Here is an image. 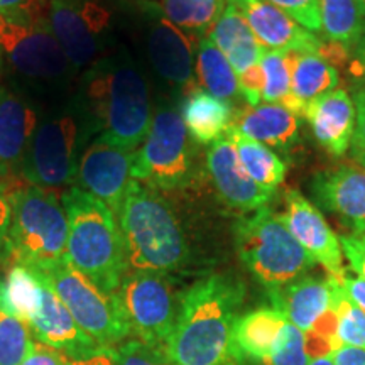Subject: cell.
I'll return each mask as SVG.
<instances>
[{
    "label": "cell",
    "mask_w": 365,
    "mask_h": 365,
    "mask_svg": "<svg viewBox=\"0 0 365 365\" xmlns=\"http://www.w3.org/2000/svg\"><path fill=\"white\" fill-rule=\"evenodd\" d=\"M245 286L230 274H210L180 298L164 357L173 365H235L234 328Z\"/></svg>",
    "instance_id": "1"
},
{
    "label": "cell",
    "mask_w": 365,
    "mask_h": 365,
    "mask_svg": "<svg viewBox=\"0 0 365 365\" xmlns=\"http://www.w3.org/2000/svg\"><path fill=\"white\" fill-rule=\"evenodd\" d=\"M80 100L98 135L124 149H139L153 110L145 78L127 54L103 56L88 66Z\"/></svg>",
    "instance_id": "2"
},
{
    "label": "cell",
    "mask_w": 365,
    "mask_h": 365,
    "mask_svg": "<svg viewBox=\"0 0 365 365\" xmlns=\"http://www.w3.org/2000/svg\"><path fill=\"white\" fill-rule=\"evenodd\" d=\"M117 222L132 271L170 274L188 262L190 247L181 223L158 190L132 180Z\"/></svg>",
    "instance_id": "3"
},
{
    "label": "cell",
    "mask_w": 365,
    "mask_h": 365,
    "mask_svg": "<svg viewBox=\"0 0 365 365\" xmlns=\"http://www.w3.org/2000/svg\"><path fill=\"white\" fill-rule=\"evenodd\" d=\"M63 207L68 215L66 261L105 294H113L129 272L115 215L80 188L63 196Z\"/></svg>",
    "instance_id": "4"
},
{
    "label": "cell",
    "mask_w": 365,
    "mask_h": 365,
    "mask_svg": "<svg viewBox=\"0 0 365 365\" xmlns=\"http://www.w3.org/2000/svg\"><path fill=\"white\" fill-rule=\"evenodd\" d=\"M9 257L31 269H44L66 259L68 215L49 188L22 186L9 195Z\"/></svg>",
    "instance_id": "5"
},
{
    "label": "cell",
    "mask_w": 365,
    "mask_h": 365,
    "mask_svg": "<svg viewBox=\"0 0 365 365\" xmlns=\"http://www.w3.org/2000/svg\"><path fill=\"white\" fill-rule=\"evenodd\" d=\"M234 235L242 264L267 291L289 284L314 267V261L291 235L282 215L269 207L239 218Z\"/></svg>",
    "instance_id": "6"
},
{
    "label": "cell",
    "mask_w": 365,
    "mask_h": 365,
    "mask_svg": "<svg viewBox=\"0 0 365 365\" xmlns=\"http://www.w3.org/2000/svg\"><path fill=\"white\" fill-rule=\"evenodd\" d=\"M93 132L97 129L81 100L56 115L43 118L31 139L21 175L41 188L71 185Z\"/></svg>",
    "instance_id": "7"
},
{
    "label": "cell",
    "mask_w": 365,
    "mask_h": 365,
    "mask_svg": "<svg viewBox=\"0 0 365 365\" xmlns=\"http://www.w3.org/2000/svg\"><path fill=\"white\" fill-rule=\"evenodd\" d=\"M193 164V145L181 112L159 107L148 135L135 149L132 178L154 190L175 191L190 185Z\"/></svg>",
    "instance_id": "8"
},
{
    "label": "cell",
    "mask_w": 365,
    "mask_h": 365,
    "mask_svg": "<svg viewBox=\"0 0 365 365\" xmlns=\"http://www.w3.org/2000/svg\"><path fill=\"white\" fill-rule=\"evenodd\" d=\"M113 298L130 335L164 354L180 309L168 274L129 271Z\"/></svg>",
    "instance_id": "9"
},
{
    "label": "cell",
    "mask_w": 365,
    "mask_h": 365,
    "mask_svg": "<svg viewBox=\"0 0 365 365\" xmlns=\"http://www.w3.org/2000/svg\"><path fill=\"white\" fill-rule=\"evenodd\" d=\"M34 271L43 274L81 330L100 345L113 349L129 339V328L122 319L113 294H105L66 259L44 271Z\"/></svg>",
    "instance_id": "10"
},
{
    "label": "cell",
    "mask_w": 365,
    "mask_h": 365,
    "mask_svg": "<svg viewBox=\"0 0 365 365\" xmlns=\"http://www.w3.org/2000/svg\"><path fill=\"white\" fill-rule=\"evenodd\" d=\"M48 21L73 70L105 56L112 33L107 0H51Z\"/></svg>",
    "instance_id": "11"
},
{
    "label": "cell",
    "mask_w": 365,
    "mask_h": 365,
    "mask_svg": "<svg viewBox=\"0 0 365 365\" xmlns=\"http://www.w3.org/2000/svg\"><path fill=\"white\" fill-rule=\"evenodd\" d=\"M0 48L26 78L56 83L73 70L49 21H31L0 14Z\"/></svg>",
    "instance_id": "12"
},
{
    "label": "cell",
    "mask_w": 365,
    "mask_h": 365,
    "mask_svg": "<svg viewBox=\"0 0 365 365\" xmlns=\"http://www.w3.org/2000/svg\"><path fill=\"white\" fill-rule=\"evenodd\" d=\"M135 150L120 148L98 135L86 144L78 161L75 182L118 215L132 178Z\"/></svg>",
    "instance_id": "13"
},
{
    "label": "cell",
    "mask_w": 365,
    "mask_h": 365,
    "mask_svg": "<svg viewBox=\"0 0 365 365\" xmlns=\"http://www.w3.org/2000/svg\"><path fill=\"white\" fill-rule=\"evenodd\" d=\"M140 9L145 22L150 65L163 80L173 86H193L196 49L190 34L173 24L156 4L143 2Z\"/></svg>",
    "instance_id": "14"
},
{
    "label": "cell",
    "mask_w": 365,
    "mask_h": 365,
    "mask_svg": "<svg viewBox=\"0 0 365 365\" xmlns=\"http://www.w3.org/2000/svg\"><path fill=\"white\" fill-rule=\"evenodd\" d=\"M31 271L39 277L41 284H43L41 307L34 317L27 322V327L39 340V344L51 346V349L66 355L73 362H81V360H86L107 350V346L100 345L98 341H95L81 330L75 318L71 317V313L63 304V301L58 298L53 287L44 279L43 274L34 271V269H31Z\"/></svg>",
    "instance_id": "15"
},
{
    "label": "cell",
    "mask_w": 365,
    "mask_h": 365,
    "mask_svg": "<svg viewBox=\"0 0 365 365\" xmlns=\"http://www.w3.org/2000/svg\"><path fill=\"white\" fill-rule=\"evenodd\" d=\"M282 220L314 264H322L327 269L328 276L341 277L346 274L339 235L331 230L322 212L299 191L289 190L286 193V212Z\"/></svg>",
    "instance_id": "16"
},
{
    "label": "cell",
    "mask_w": 365,
    "mask_h": 365,
    "mask_svg": "<svg viewBox=\"0 0 365 365\" xmlns=\"http://www.w3.org/2000/svg\"><path fill=\"white\" fill-rule=\"evenodd\" d=\"M207 168L218 196L227 207L250 213L266 207L274 191L264 190L245 173L237 154L234 140L223 135L210 145Z\"/></svg>",
    "instance_id": "17"
},
{
    "label": "cell",
    "mask_w": 365,
    "mask_h": 365,
    "mask_svg": "<svg viewBox=\"0 0 365 365\" xmlns=\"http://www.w3.org/2000/svg\"><path fill=\"white\" fill-rule=\"evenodd\" d=\"M239 11L264 49L318 54L323 41L267 0H227Z\"/></svg>",
    "instance_id": "18"
},
{
    "label": "cell",
    "mask_w": 365,
    "mask_h": 365,
    "mask_svg": "<svg viewBox=\"0 0 365 365\" xmlns=\"http://www.w3.org/2000/svg\"><path fill=\"white\" fill-rule=\"evenodd\" d=\"M314 202L352 230L365 234V168L345 164L319 173L312 181Z\"/></svg>",
    "instance_id": "19"
},
{
    "label": "cell",
    "mask_w": 365,
    "mask_h": 365,
    "mask_svg": "<svg viewBox=\"0 0 365 365\" xmlns=\"http://www.w3.org/2000/svg\"><path fill=\"white\" fill-rule=\"evenodd\" d=\"M38 124L34 108L17 93L0 86V182L4 186L22 173Z\"/></svg>",
    "instance_id": "20"
},
{
    "label": "cell",
    "mask_w": 365,
    "mask_h": 365,
    "mask_svg": "<svg viewBox=\"0 0 365 365\" xmlns=\"http://www.w3.org/2000/svg\"><path fill=\"white\" fill-rule=\"evenodd\" d=\"M314 139L333 156H344L352 144L357 110L345 88H336L313 102L304 112Z\"/></svg>",
    "instance_id": "21"
},
{
    "label": "cell",
    "mask_w": 365,
    "mask_h": 365,
    "mask_svg": "<svg viewBox=\"0 0 365 365\" xmlns=\"http://www.w3.org/2000/svg\"><path fill=\"white\" fill-rule=\"evenodd\" d=\"M272 307L287 318L291 325L307 333L314 322L331 307L333 291L330 281L303 276L289 284L267 291Z\"/></svg>",
    "instance_id": "22"
},
{
    "label": "cell",
    "mask_w": 365,
    "mask_h": 365,
    "mask_svg": "<svg viewBox=\"0 0 365 365\" xmlns=\"http://www.w3.org/2000/svg\"><path fill=\"white\" fill-rule=\"evenodd\" d=\"M287 318L274 308L240 314L234 328V359L237 365H255L267 359L279 344Z\"/></svg>",
    "instance_id": "23"
},
{
    "label": "cell",
    "mask_w": 365,
    "mask_h": 365,
    "mask_svg": "<svg viewBox=\"0 0 365 365\" xmlns=\"http://www.w3.org/2000/svg\"><path fill=\"white\" fill-rule=\"evenodd\" d=\"M301 117L282 103H259L235 115L234 127L267 148L291 149L298 140Z\"/></svg>",
    "instance_id": "24"
},
{
    "label": "cell",
    "mask_w": 365,
    "mask_h": 365,
    "mask_svg": "<svg viewBox=\"0 0 365 365\" xmlns=\"http://www.w3.org/2000/svg\"><path fill=\"white\" fill-rule=\"evenodd\" d=\"M208 39L225 54L237 76L257 65L266 51L244 16L230 2H227L222 16L208 31Z\"/></svg>",
    "instance_id": "25"
},
{
    "label": "cell",
    "mask_w": 365,
    "mask_h": 365,
    "mask_svg": "<svg viewBox=\"0 0 365 365\" xmlns=\"http://www.w3.org/2000/svg\"><path fill=\"white\" fill-rule=\"evenodd\" d=\"M340 75L335 66L314 53H299L291 75V97L284 107L304 118V112L318 98L339 88Z\"/></svg>",
    "instance_id": "26"
},
{
    "label": "cell",
    "mask_w": 365,
    "mask_h": 365,
    "mask_svg": "<svg viewBox=\"0 0 365 365\" xmlns=\"http://www.w3.org/2000/svg\"><path fill=\"white\" fill-rule=\"evenodd\" d=\"M181 117L190 135L200 144L217 143L235 122V112L230 103L200 88L191 90L186 97Z\"/></svg>",
    "instance_id": "27"
},
{
    "label": "cell",
    "mask_w": 365,
    "mask_h": 365,
    "mask_svg": "<svg viewBox=\"0 0 365 365\" xmlns=\"http://www.w3.org/2000/svg\"><path fill=\"white\" fill-rule=\"evenodd\" d=\"M234 140L237 154H239L240 164L245 173L257 182L264 190L274 191L279 188V185L286 178V164L276 153L267 145H264L257 140L247 139L242 135L234 125L227 130V134Z\"/></svg>",
    "instance_id": "28"
},
{
    "label": "cell",
    "mask_w": 365,
    "mask_h": 365,
    "mask_svg": "<svg viewBox=\"0 0 365 365\" xmlns=\"http://www.w3.org/2000/svg\"><path fill=\"white\" fill-rule=\"evenodd\" d=\"M195 71L200 83L213 97L230 103L240 95L239 78L228 59L208 38L196 44Z\"/></svg>",
    "instance_id": "29"
},
{
    "label": "cell",
    "mask_w": 365,
    "mask_h": 365,
    "mask_svg": "<svg viewBox=\"0 0 365 365\" xmlns=\"http://www.w3.org/2000/svg\"><path fill=\"white\" fill-rule=\"evenodd\" d=\"M322 34L352 49L365 31V16L355 0H319Z\"/></svg>",
    "instance_id": "30"
},
{
    "label": "cell",
    "mask_w": 365,
    "mask_h": 365,
    "mask_svg": "<svg viewBox=\"0 0 365 365\" xmlns=\"http://www.w3.org/2000/svg\"><path fill=\"white\" fill-rule=\"evenodd\" d=\"M227 0H163V12L185 33H208L222 16Z\"/></svg>",
    "instance_id": "31"
},
{
    "label": "cell",
    "mask_w": 365,
    "mask_h": 365,
    "mask_svg": "<svg viewBox=\"0 0 365 365\" xmlns=\"http://www.w3.org/2000/svg\"><path fill=\"white\" fill-rule=\"evenodd\" d=\"M4 281H6L7 312L27 325L43 301V284L39 277L29 267L14 264Z\"/></svg>",
    "instance_id": "32"
},
{
    "label": "cell",
    "mask_w": 365,
    "mask_h": 365,
    "mask_svg": "<svg viewBox=\"0 0 365 365\" xmlns=\"http://www.w3.org/2000/svg\"><path fill=\"white\" fill-rule=\"evenodd\" d=\"M298 56L299 51H264L259 61L264 73V102L284 105L291 97V75Z\"/></svg>",
    "instance_id": "33"
},
{
    "label": "cell",
    "mask_w": 365,
    "mask_h": 365,
    "mask_svg": "<svg viewBox=\"0 0 365 365\" xmlns=\"http://www.w3.org/2000/svg\"><path fill=\"white\" fill-rule=\"evenodd\" d=\"M333 301L339 309V341L344 345L365 350V313L345 293L339 277L328 276Z\"/></svg>",
    "instance_id": "34"
},
{
    "label": "cell",
    "mask_w": 365,
    "mask_h": 365,
    "mask_svg": "<svg viewBox=\"0 0 365 365\" xmlns=\"http://www.w3.org/2000/svg\"><path fill=\"white\" fill-rule=\"evenodd\" d=\"M34 344L29 327L0 309V365H21L33 352Z\"/></svg>",
    "instance_id": "35"
},
{
    "label": "cell",
    "mask_w": 365,
    "mask_h": 365,
    "mask_svg": "<svg viewBox=\"0 0 365 365\" xmlns=\"http://www.w3.org/2000/svg\"><path fill=\"white\" fill-rule=\"evenodd\" d=\"M336 331H339V309L333 301L331 307L314 322L312 330L303 333L304 352L308 355V360L331 357L340 344Z\"/></svg>",
    "instance_id": "36"
},
{
    "label": "cell",
    "mask_w": 365,
    "mask_h": 365,
    "mask_svg": "<svg viewBox=\"0 0 365 365\" xmlns=\"http://www.w3.org/2000/svg\"><path fill=\"white\" fill-rule=\"evenodd\" d=\"M308 355L304 352L303 331L287 323L274 352L255 365H308Z\"/></svg>",
    "instance_id": "37"
},
{
    "label": "cell",
    "mask_w": 365,
    "mask_h": 365,
    "mask_svg": "<svg viewBox=\"0 0 365 365\" xmlns=\"http://www.w3.org/2000/svg\"><path fill=\"white\" fill-rule=\"evenodd\" d=\"M118 365H173L164 354L144 345L135 339H127L120 345L113 346Z\"/></svg>",
    "instance_id": "38"
},
{
    "label": "cell",
    "mask_w": 365,
    "mask_h": 365,
    "mask_svg": "<svg viewBox=\"0 0 365 365\" xmlns=\"http://www.w3.org/2000/svg\"><path fill=\"white\" fill-rule=\"evenodd\" d=\"M267 2L284 11L287 16L293 17L299 26H303L309 33L322 34L319 0H267Z\"/></svg>",
    "instance_id": "39"
},
{
    "label": "cell",
    "mask_w": 365,
    "mask_h": 365,
    "mask_svg": "<svg viewBox=\"0 0 365 365\" xmlns=\"http://www.w3.org/2000/svg\"><path fill=\"white\" fill-rule=\"evenodd\" d=\"M49 2L51 0H0V14L31 21H48Z\"/></svg>",
    "instance_id": "40"
},
{
    "label": "cell",
    "mask_w": 365,
    "mask_h": 365,
    "mask_svg": "<svg viewBox=\"0 0 365 365\" xmlns=\"http://www.w3.org/2000/svg\"><path fill=\"white\" fill-rule=\"evenodd\" d=\"M357 120H355V132L350 144V156L357 166L365 168V88H360L354 95Z\"/></svg>",
    "instance_id": "41"
},
{
    "label": "cell",
    "mask_w": 365,
    "mask_h": 365,
    "mask_svg": "<svg viewBox=\"0 0 365 365\" xmlns=\"http://www.w3.org/2000/svg\"><path fill=\"white\" fill-rule=\"evenodd\" d=\"M237 78H239V88L242 97L245 98L249 107H255V105L261 103L264 91V73L261 65L257 63V65L250 66L249 70L240 73Z\"/></svg>",
    "instance_id": "42"
},
{
    "label": "cell",
    "mask_w": 365,
    "mask_h": 365,
    "mask_svg": "<svg viewBox=\"0 0 365 365\" xmlns=\"http://www.w3.org/2000/svg\"><path fill=\"white\" fill-rule=\"evenodd\" d=\"M340 245L350 267L365 281V234L340 235Z\"/></svg>",
    "instance_id": "43"
},
{
    "label": "cell",
    "mask_w": 365,
    "mask_h": 365,
    "mask_svg": "<svg viewBox=\"0 0 365 365\" xmlns=\"http://www.w3.org/2000/svg\"><path fill=\"white\" fill-rule=\"evenodd\" d=\"M21 365H75V364H73V360L68 359L66 355L58 352V350L36 341L33 352L29 354V357H27Z\"/></svg>",
    "instance_id": "44"
},
{
    "label": "cell",
    "mask_w": 365,
    "mask_h": 365,
    "mask_svg": "<svg viewBox=\"0 0 365 365\" xmlns=\"http://www.w3.org/2000/svg\"><path fill=\"white\" fill-rule=\"evenodd\" d=\"M9 223H11V202L6 188L0 182V262L9 257Z\"/></svg>",
    "instance_id": "45"
},
{
    "label": "cell",
    "mask_w": 365,
    "mask_h": 365,
    "mask_svg": "<svg viewBox=\"0 0 365 365\" xmlns=\"http://www.w3.org/2000/svg\"><path fill=\"white\" fill-rule=\"evenodd\" d=\"M349 70L350 75L362 85V88H365V31L350 51Z\"/></svg>",
    "instance_id": "46"
},
{
    "label": "cell",
    "mask_w": 365,
    "mask_h": 365,
    "mask_svg": "<svg viewBox=\"0 0 365 365\" xmlns=\"http://www.w3.org/2000/svg\"><path fill=\"white\" fill-rule=\"evenodd\" d=\"M350 51H352V49L340 43L323 41L322 46H319L318 56H322L327 63H330L331 66L345 65V63L350 61Z\"/></svg>",
    "instance_id": "47"
},
{
    "label": "cell",
    "mask_w": 365,
    "mask_h": 365,
    "mask_svg": "<svg viewBox=\"0 0 365 365\" xmlns=\"http://www.w3.org/2000/svg\"><path fill=\"white\" fill-rule=\"evenodd\" d=\"M339 279L344 286L346 296L365 313V281L362 277H354L349 276V274H344Z\"/></svg>",
    "instance_id": "48"
},
{
    "label": "cell",
    "mask_w": 365,
    "mask_h": 365,
    "mask_svg": "<svg viewBox=\"0 0 365 365\" xmlns=\"http://www.w3.org/2000/svg\"><path fill=\"white\" fill-rule=\"evenodd\" d=\"M331 359L335 365H365V350L339 344Z\"/></svg>",
    "instance_id": "49"
},
{
    "label": "cell",
    "mask_w": 365,
    "mask_h": 365,
    "mask_svg": "<svg viewBox=\"0 0 365 365\" xmlns=\"http://www.w3.org/2000/svg\"><path fill=\"white\" fill-rule=\"evenodd\" d=\"M75 365H118V360L113 354V349H107L93 357L81 360V362H73Z\"/></svg>",
    "instance_id": "50"
},
{
    "label": "cell",
    "mask_w": 365,
    "mask_h": 365,
    "mask_svg": "<svg viewBox=\"0 0 365 365\" xmlns=\"http://www.w3.org/2000/svg\"><path fill=\"white\" fill-rule=\"evenodd\" d=\"M308 365H335L331 357H322V359H313L309 360Z\"/></svg>",
    "instance_id": "51"
},
{
    "label": "cell",
    "mask_w": 365,
    "mask_h": 365,
    "mask_svg": "<svg viewBox=\"0 0 365 365\" xmlns=\"http://www.w3.org/2000/svg\"><path fill=\"white\" fill-rule=\"evenodd\" d=\"M355 2L359 4L360 11H362V14H364V16H365V0H355Z\"/></svg>",
    "instance_id": "52"
},
{
    "label": "cell",
    "mask_w": 365,
    "mask_h": 365,
    "mask_svg": "<svg viewBox=\"0 0 365 365\" xmlns=\"http://www.w3.org/2000/svg\"><path fill=\"white\" fill-rule=\"evenodd\" d=\"M2 68H4V53H2V48H0V76H2Z\"/></svg>",
    "instance_id": "53"
},
{
    "label": "cell",
    "mask_w": 365,
    "mask_h": 365,
    "mask_svg": "<svg viewBox=\"0 0 365 365\" xmlns=\"http://www.w3.org/2000/svg\"><path fill=\"white\" fill-rule=\"evenodd\" d=\"M235 365H237V364H235Z\"/></svg>",
    "instance_id": "54"
}]
</instances>
